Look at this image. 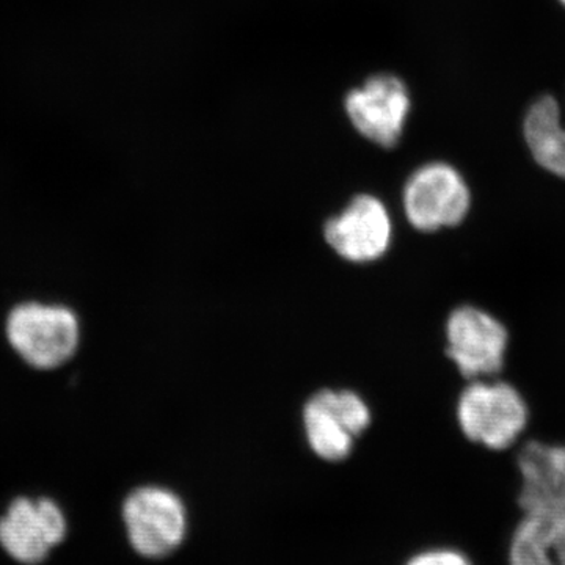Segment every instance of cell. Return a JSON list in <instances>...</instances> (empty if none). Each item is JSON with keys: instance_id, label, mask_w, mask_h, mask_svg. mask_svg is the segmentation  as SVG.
Returning <instances> with one entry per match:
<instances>
[{"instance_id": "6da1fadb", "label": "cell", "mask_w": 565, "mask_h": 565, "mask_svg": "<svg viewBox=\"0 0 565 565\" xmlns=\"http://www.w3.org/2000/svg\"><path fill=\"white\" fill-rule=\"evenodd\" d=\"M6 338L13 352L33 370H57L79 349L81 322L65 305L31 300L11 308Z\"/></svg>"}, {"instance_id": "7a4b0ae2", "label": "cell", "mask_w": 565, "mask_h": 565, "mask_svg": "<svg viewBox=\"0 0 565 565\" xmlns=\"http://www.w3.org/2000/svg\"><path fill=\"white\" fill-rule=\"evenodd\" d=\"M457 423L468 440L504 451L525 433L530 408L514 385L476 379L457 401Z\"/></svg>"}, {"instance_id": "3957f363", "label": "cell", "mask_w": 565, "mask_h": 565, "mask_svg": "<svg viewBox=\"0 0 565 565\" xmlns=\"http://www.w3.org/2000/svg\"><path fill=\"white\" fill-rule=\"evenodd\" d=\"M122 519L129 542L139 555L158 559L169 556L188 533V511L172 490L145 486L128 494Z\"/></svg>"}, {"instance_id": "277c9868", "label": "cell", "mask_w": 565, "mask_h": 565, "mask_svg": "<svg viewBox=\"0 0 565 565\" xmlns=\"http://www.w3.org/2000/svg\"><path fill=\"white\" fill-rule=\"evenodd\" d=\"M446 353L465 379H492L503 371L509 332L500 319L462 305L446 321Z\"/></svg>"}, {"instance_id": "5b68a950", "label": "cell", "mask_w": 565, "mask_h": 565, "mask_svg": "<svg viewBox=\"0 0 565 565\" xmlns=\"http://www.w3.org/2000/svg\"><path fill=\"white\" fill-rule=\"evenodd\" d=\"M471 206L462 174L444 162L416 170L404 189V210L414 228L424 233L460 225Z\"/></svg>"}, {"instance_id": "8992f818", "label": "cell", "mask_w": 565, "mask_h": 565, "mask_svg": "<svg viewBox=\"0 0 565 565\" xmlns=\"http://www.w3.org/2000/svg\"><path fill=\"white\" fill-rule=\"evenodd\" d=\"M370 423V407L349 390H322L303 408L308 444L316 455L329 462H340L351 455L353 440Z\"/></svg>"}, {"instance_id": "52a82bcc", "label": "cell", "mask_w": 565, "mask_h": 565, "mask_svg": "<svg viewBox=\"0 0 565 565\" xmlns=\"http://www.w3.org/2000/svg\"><path fill=\"white\" fill-rule=\"evenodd\" d=\"M345 114L364 139L394 148L403 137L411 111V95L399 77L379 74L348 93Z\"/></svg>"}, {"instance_id": "ba28073f", "label": "cell", "mask_w": 565, "mask_h": 565, "mask_svg": "<svg viewBox=\"0 0 565 565\" xmlns=\"http://www.w3.org/2000/svg\"><path fill=\"white\" fill-rule=\"evenodd\" d=\"M65 534V515L50 498H17L0 519V544L21 564L43 563Z\"/></svg>"}, {"instance_id": "9c48e42d", "label": "cell", "mask_w": 565, "mask_h": 565, "mask_svg": "<svg viewBox=\"0 0 565 565\" xmlns=\"http://www.w3.org/2000/svg\"><path fill=\"white\" fill-rule=\"evenodd\" d=\"M392 218L381 200L359 195L326 225V241L341 258L351 263H373L392 244Z\"/></svg>"}, {"instance_id": "30bf717a", "label": "cell", "mask_w": 565, "mask_h": 565, "mask_svg": "<svg viewBox=\"0 0 565 565\" xmlns=\"http://www.w3.org/2000/svg\"><path fill=\"white\" fill-rule=\"evenodd\" d=\"M516 465L522 476L520 508L565 514V445L527 441L520 449Z\"/></svg>"}, {"instance_id": "8fae6325", "label": "cell", "mask_w": 565, "mask_h": 565, "mask_svg": "<svg viewBox=\"0 0 565 565\" xmlns=\"http://www.w3.org/2000/svg\"><path fill=\"white\" fill-rule=\"evenodd\" d=\"M525 136L539 166L565 180V129L555 99L545 96L533 104L527 111Z\"/></svg>"}, {"instance_id": "7c38bea8", "label": "cell", "mask_w": 565, "mask_h": 565, "mask_svg": "<svg viewBox=\"0 0 565 565\" xmlns=\"http://www.w3.org/2000/svg\"><path fill=\"white\" fill-rule=\"evenodd\" d=\"M564 515L561 512H525V519L516 526L512 539L511 565H557L552 541Z\"/></svg>"}, {"instance_id": "4fadbf2b", "label": "cell", "mask_w": 565, "mask_h": 565, "mask_svg": "<svg viewBox=\"0 0 565 565\" xmlns=\"http://www.w3.org/2000/svg\"><path fill=\"white\" fill-rule=\"evenodd\" d=\"M407 565H473L467 556L451 548H435L419 553Z\"/></svg>"}, {"instance_id": "5bb4252c", "label": "cell", "mask_w": 565, "mask_h": 565, "mask_svg": "<svg viewBox=\"0 0 565 565\" xmlns=\"http://www.w3.org/2000/svg\"><path fill=\"white\" fill-rule=\"evenodd\" d=\"M552 553L557 565H565V515L553 534Z\"/></svg>"}, {"instance_id": "9a60e30c", "label": "cell", "mask_w": 565, "mask_h": 565, "mask_svg": "<svg viewBox=\"0 0 565 565\" xmlns=\"http://www.w3.org/2000/svg\"><path fill=\"white\" fill-rule=\"evenodd\" d=\"M561 2H563V3H564V6H565V0H561Z\"/></svg>"}]
</instances>
